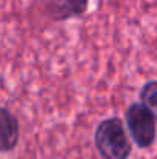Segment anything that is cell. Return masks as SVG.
I'll use <instances>...</instances> for the list:
<instances>
[{"label": "cell", "mask_w": 157, "mask_h": 159, "mask_svg": "<svg viewBox=\"0 0 157 159\" xmlns=\"http://www.w3.org/2000/svg\"><path fill=\"white\" fill-rule=\"evenodd\" d=\"M94 145L103 159H128L133 145L120 117L103 119L94 131Z\"/></svg>", "instance_id": "obj_1"}, {"label": "cell", "mask_w": 157, "mask_h": 159, "mask_svg": "<svg viewBox=\"0 0 157 159\" xmlns=\"http://www.w3.org/2000/svg\"><path fill=\"white\" fill-rule=\"evenodd\" d=\"M125 122L131 139L139 148L145 150L154 144L157 136V120L140 102H134L126 108Z\"/></svg>", "instance_id": "obj_2"}, {"label": "cell", "mask_w": 157, "mask_h": 159, "mask_svg": "<svg viewBox=\"0 0 157 159\" xmlns=\"http://www.w3.org/2000/svg\"><path fill=\"white\" fill-rule=\"evenodd\" d=\"M48 17L54 22H63L80 17L88 11L89 0H45Z\"/></svg>", "instance_id": "obj_3"}, {"label": "cell", "mask_w": 157, "mask_h": 159, "mask_svg": "<svg viewBox=\"0 0 157 159\" xmlns=\"http://www.w3.org/2000/svg\"><path fill=\"white\" fill-rule=\"evenodd\" d=\"M20 141L19 119L8 108L0 107V153L12 152Z\"/></svg>", "instance_id": "obj_4"}, {"label": "cell", "mask_w": 157, "mask_h": 159, "mask_svg": "<svg viewBox=\"0 0 157 159\" xmlns=\"http://www.w3.org/2000/svg\"><path fill=\"white\" fill-rule=\"evenodd\" d=\"M140 104L145 107L157 120V80H148L142 85L139 93Z\"/></svg>", "instance_id": "obj_5"}]
</instances>
